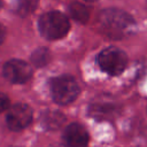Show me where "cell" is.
I'll return each mask as SVG.
<instances>
[{
  "instance_id": "cell-1",
  "label": "cell",
  "mask_w": 147,
  "mask_h": 147,
  "mask_svg": "<svg viewBox=\"0 0 147 147\" xmlns=\"http://www.w3.org/2000/svg\"><path fill=\"white\" fill-rule=\"evenodd\" d=\"M98 30L111 39H122L133 33L134 20L125 11L116 8L102 10L96 21Z\"/></svg>"
},
{
  "instance_id": "cell-2",
  "label": "cell",
  "mask_w": 147,
  "mask_h": 147,
  "mask_svg": "<svg viewBox=\"0 0 147 147\" xmlns=\"http://www.w3.org/2000/svg\"><path fill=\"white\" fill-rule=\"evenodd\" d=\"M40 34L48 40H56L63 38L69 29L70 23L64 14L61 11H48L45 13L38 22Z\"/></svg>"
},
{
  "instance_id": "cell-3",
  "label": "cell",
  "mask_w": 147,
  "mask_h": 147,
  "mask_svg": "<svg viewBox=\"0 0 147 147\" xmlns=\"http://www.w3.org/2000/svg\"><path fill=\"white\" fill-rule=\"evenodd\" d=\"M51 93L53 100L59 105L71 103L79 94V87L74 77L62 75L51 80Z\"/></svg>"
},
{
  "instance_id": "cell-4",
  "label": "cell",
  "mask_w": 147,
  "mask_h": 147,
  "mask_svg": "<svg viewBox=\"0 0 147 147\" xmlns=\"http://www.w3.org/2000/svg\"><path fill=\"white\" fill-rule=\"evenodd\" d=\"M96 62L101 70L109 74L110 76H117L126 68L127 56L122 49L111 46L99 53Z\"/></svg>"
},
{
  "instance_id": "cell-5",
  "label": "cell",
  "mask_w": 147,
  "mask_h": 147,
  "mask_svg": "<svg viewBox=\"0 0 147 147\" xmlns=\"http://www.w3.org/2000/svg\"><path fill=\"white\" fill-rule=\"evenodd\" d=\"M121 113V107L115 99L102 95L95 99L88 107V114L96 121H110L117 117Z\"/></svg>"
},
{
  "instance_id": "cell-6",
  "label": "cell",
  "mask_w": 147,
  "mask_h": 147,
  "mask_svg": "<svg viewBox=\"0 0 147 147\" xmlns=\"http://www.w3.org/2000/svg\"><path fill=\"white\" fill-rule=\"evenodd\" d=\"M32 121V109L25 103H16L7 113L6 123L11 131L25 129Z\"/></svg>"
},
{
  "instance_id": "cell-7",
  "label": "cell",
  "mask_w": 147,
  "mask_h": 147,
  "mask_svg": "<svg viewBox=\"0 0 147 147\" xmlns=\"http://www.w3.org/2000/svg\"><path fill=\"white\" fill-rule=\"evenodd\" d=\"M3 76L14 84H23L32 77V68L22 60H10L3 65Z\"/></svg>"
},
{
  "instance_id": "cell-8",
  "label": "cell",
  "mask_w": 147,
  "mask_h": 147,
  "mask_svg": "<svg viewBox=\"0 0 147 147\" xmlns=\"http://www.w3.org/2000/svg\"><path fill=\"white\" fill-rule=\"evenodd\" d=\"M63 139L68 147H87L88 133L83 125L72 123L65 127Z\"/></svg>"
},
{
  "instance_id": "cell-9",
  "label": "cell",
  "mask_w": 147,
  "mask_h": 147,
  "mask_svg": "<svg viewBox=\"0 0 147 147\" xmlns=\"http://www.w3.org/2000/svg\"><path fill=\"white\" fill-rule=\"evenodd\" d=\"M65 122V117L60 111L48 110L41 115V124L47 130H57Z\"/></svg>"
},
{
  "instance_id": "cell-10",
  "label": "cell",
  "mask_w": 147,
  "mask_h": 147,
  "mask_svg": "<svg viewBox=\"0 0 147 147\" xmlns=\"http://www.w3.org/2000/svg\"><path fill=\"white\" fill-rule=\"evenodd\" d=\"M69 13L71 17L79 23H86L90 18V9L80 2H72L69 6Z\"/></svg>"
},
{
  "instance_id": "cell-11",
  "label": "cell",
  "mask_w": 147,
  "mask_h": 147,
  "mask_svg": "<svg viewBox=\"0 0 147 147\" xmlns=\"http://www.w3.org/2000/svg\"><path fill=\"white\" fill-rule=\"evenodd\" d=\"M49 60H51V53L45 47L37 48L31 54V62L36 67H45L49 62Z\"/></svg>"
},
{
  "instance_id": "cell-12",
  "label": "cell",
  "mask_w": 147,
  "mask_h": 147,
  "mask_svg": "<svg viewBox=\"0 0 147 147\" xmlns=\"http://www.w3.org/2000/svg\"><path fill=\"white\" fill-rule=\"evenodd\" d=\"M39 0H18L17 2V13L21 16H26L31 14L38 6Z\"/></svg>"
},
{
  "instance_id": "cell-13",
  "label": "cell",
  "mask_w": 147,
  "mask_h": 147,
  "mask_svg": "<svg viewBox=\"0 0 147 147\" xmlns=\"http://www.w3.org/2000/svg\"><path fill=\"white\" fill-rule=\"evenodd\" d=\"M8 108H9V99L3 93H0V113L7 110Z\"/></svg>"
},
{
  "instance_id": "cell-14",
  "label": "cell",
  "mask_w": 147,
  "mask_h": 147,
  "mask_svg": "<svg viewBox=\"0 0 147 147\" xmlns=\"http://www.w3.org/2000/svg\"><path fill=\"white\" fill-rule=\"evenodd\" d=\"M5 34H6V31H5V28L0 24V45L2 44L3 39H5Z\"/></svg>"
},
{
  "instance_id": "cell-15",
  "label": "cell",
  "mask_w": 147,
  "mask_h": 147,
  "mask_svg": "<svg viewBox=\"0 0 147 147\" xmlns=\"http://www.w3.org/2000/svg\"><path fill=\"white\" fill-rule=\"evenodd\" d=\"M49 147H63V146H60V145H53V146H49Z\"/></svg>"
},
{
  "instance_id": "cell-16",
  "label": "cell",
  "mask_w": 147,
  "mask_h": 147,
  "mask_svg": "<svg viewBox=\"0 0 147 147\" xmlns=\"http://www.w3.org/2000/svg\"><path fill=\"white\" fill-rule=\"evenodd\" d=\"M85 1H87V2H93V1H96V0H85Z\"/></svg>"
},
{
  "instance_id": "cell-17",
  "label": "cell",
  "mask_w": 147,
  "mask_h": 147,
  "mask_svg": "<svg viewBox=\"0 0 147 147\" xmlns=\"http://www.w3.org/2000/svg\"><path fill=\"white\" fill-rule=\"evenodd\" d=\"M1 7H2V1L0 0V9H1Z\"/></svg>"
}]
</instances>
